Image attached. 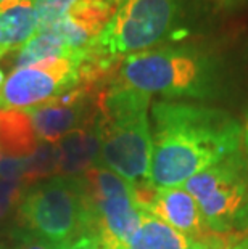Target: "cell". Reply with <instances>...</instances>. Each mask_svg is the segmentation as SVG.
<instances>
[{
	"instance_id": "obj_16",
	"label": "cell",
	"mask_w": 248,
	"mask_h": 249,
	"mask_svg": "<svg viewBox=\"0 0 248 249\" xmlns=\"http://www.w3.org/2000/svg\"><path fill=\"white\" fill-rule=\"evenodd\" d=\"M84 50H71L52 33H38L21 47L15 58V68H26L63 56H75Z\"/></svg>"
},
{
	"instance_id": "obj_22",
	"label": "cell",
	"mask_w": 248,
	"mask_h": 249,
	"mask_svg": "<svg viewBox=\"0 0 248 249\" xmlns=\"http://www.w3.org/2000/svg\"><path fill=\"white\" fill-rule=\"evenodd\" d=\"M242 142H244L247 155H248V118H247V123L244 125V129H242Z\"/></svg>"
},
{
	"instance_id": "obj_18",
	"label": "cell",
	"mask_w": 248,
	"mask_h": 249,
	"mask_svg": "<svg viewBox=\"0 0 248 249\" xmlns=\"http://www.w3.org/2000/svg\"><path fill=\"white\" fill-rule=\"evenodd\" d=\"M38 18V33H49L77 0H31Z\"/></svg>"
},
{
	"instance_id": "obj_20",
	"label": "cell",
	"mask_w": 248,
	"mask_h": 249,
	"mask_svg": "<svg viewBox=\"0 0 248 249\" xmlns=\"http://www.w3.org/2000/svg\"><path fill=\"white\" fill-rule=\"evenodd\" d=\"M63 245H57L49 240H44L34 233H24L19 240V245L17 249H61Z\"/></svg>"
},
{
	"instance_id": "obj_5",
	"label": "cell",
	"mask_w": 248,
	"mask_h": 249,
	"mask_svg": "<svg viewBox=\"0 0 248 249\" xmlns=\"http://www.w3.org/2000/svg\"><path fill=\"white\" fill-rule=\"evenodd\" d=\"M181 7L182 0H121L91 50L121 63L129 55L160 47L177 26Z\"/></svg>"
},
{
	"instance_id": "obj_29",
	"label": "cell",
	"mask_w": 248,
	"mask_h": 249,
	"mask_svg": "<svg viewBox=\"0 0 248 249\" xmlns=\"http://www.w3.org/2000/svg\"><path fill=\"white\" fill-rule=\"evenodd\" d=\"M0 249H5V246H0Z\"/></svg>"
},
{
	"instance_id": "obj_17",
	"label": "cell",
	"mask_w": 248,
	"mask_h": 249,
	"mask_svg": "<svg viewBox=\"0 0 248 249\" xmlns=\"http://www.w3.org/2000/svg\"><path fill=\"white\" fill-rule=\"evenodd\" d=\"M58 174V148L57 143L39 142L38 148L28 158V167L23 176V182L28 185L38 183L39 180Z\"/></svg>"
},
{
	"instance_id": "obj_31",
	"label": "cell",
	"mask_w": 248,
	"mask_h": 249,
	"mask_svg": "<svg viewBox=\"0 0 248 249\" xmlns=\"http://www.w3.org/2000/svg\"><path fill=\"white\" fill-rule=\"evenodd\" d=\"M119 2H121V0H119Z\"/></svg>"
},
{
	"instance_id": "obj_3",
	"label": "cell",
	"mask_w": 248,
	"mask_h": 249,
	"mask_svg": "<svg viewBox=\"0 0 248 249\" xmlns=\"http://www.w3.org/2000/svg\"><path fill=\"white\" fill-rule=\"evenodd\" d=\"M114 81L168 100H208L221 90V65L197 45H161L126 56Z\"/></svg>"
},
{
	"instance_id": "obj_27",
	"label": "cell",
	"mask_w": 248,
	"mask_h": 249,
	"mask_svg": "<svg viewBox=\"0 0 248 249\" xmlns=\"http://www.w3.org/2000/svg\"><path fill=\"white\" fill-rule=\"evenodd\" d=\"M5 79H7V77H5V74H3V70H2V68H0V89H2L3 82H5Z\"/></svg>"
},
{
	"instance_id": "obj_7",
	"label": "cell",
	"mask_w": 248,
	"mask_h": 249,
	"mask_svg": "<svg viewBox=\"0 0 248 249\" xmlns=\"http://www.w3.org/2000/svg\"><path fill=\"white\" fill-rule=\"evenodd\" d=\"M82 178L91 233L112 249H123L139 229L142 209L128 180L97 164Z\"/></svg>"
},
{
	"instance_id": "obj_4",
	"label": "cell",
	"mask_w": 248,
	"mask_h": 249,
	"mask_svg": "<svg viewBox=\"0 0 248 249\" xmlns=\"http://www.w3.org/2000/svg\"><path fill=\"white\" fill-rule=\"evenodd\" d=\"M18 219L31 233L66 245L91 233L81 177H55L31 188L19 204Z\"/></svg>"
},
{
	"instance_id": "obj_28",
	"label": "cell",
	"mask_w": 248,
	"mask_h": 249,
	"mask_svg": "<svg viewBox=\"0 0 248 249\" xmlns=\"http://www.w3.org/2000/svg\"><path fill=\"white\" fill-rule=\"evenodd\" d=\"M235 245H226V246H223V248H218V249H232Z\"/></svg>"
},
{
	"instance_id": "obj_21",
	"label": "cell",
	"mask_w": 248,
	"mask_h": 249,
	"mask_svg": "<svg viewBox=\"0 0 248 249\" xmlns=\"http://www.w3.org/2000/svg\"><path fill=\"white\" fill-rule=\"evenodd\" d=\"M61 249H112V248L95 235H84L79 236L75 241L63 245Z\"/></svg>"
},
{
	"instance_id": "obj_6",
	"label": "cell",
	"mask_w": 248,
	"mask_h": 249,
	"mask_svg": "<svg viewBox=\"0 0 248 249\" xmlns=\"http://www.w3.org/2000/svg\"><path fill=\"white\" fill-rule=\"evenodd\" d=\"M198 201L210 230L228 235L248 222V160L235 153L182 185Z\"/></svg>"
},
{
	"instance_id": "obj_8",
	"label": "cell",
	"mask_w": 248,
	"mask_h": 249,
	"mask_svg": "<svg viewBox=\"0 0 248 249\" xmlns=\"http://www.w3.org/2000/svg\"><path fill=\"white\" fill-rule=\"evenodd\" d=\"M86 49L75 56H63L39 65L15 68L0 89V111L29 109L84 86Z\"/></svg>"
},
{
	"instance_id": "obj_23",
	"label": "cell",
	"mask_w": 248,
	"mask_h": 249,
	"mask_svg": "<svg viewBox=\"0 0 248 249\" xmlns=\"http://www.w3.org/2000/svg\"><path fill=\"white\" fill-rule=\"evenodd\" d=\"M214 2H218L221 5H226V7H234V5L240 3L242 0H214Z\"/></svg>"
},
{
	"instance_id": "obj_9",
	"label": "cell",
	"mask_w": 248,
	"mask_h": 249,
	"mask_svg": "<svg viewBox=\"0 0 248 249\" xmlns=\"http://www.w3.org/2000/svg\"><path fill=\"white\" fill-rule=\"evenodd\" d=\"M100 86H79L36 108L23 109L29 114L39 142L57 143L97 118Z\"/></svg>"
},
{
	"instance_id": "obj_26",
	"label": "cell",
	"mask_w": 248,
	"mask_h": 249,
	"mask_svg": "<svg viewBox=\"0 0 248 249\" xmlns=\"http://www.w3.org/2000/svg\"><path fill=\"white\" fill-rule=\"evenodd\" d=\"M7 160V156L3 155L2 150H0V178H2V174H3V162Z\"/></svg>"
},
{
	"instance_id": "obj_1",
	"label": "cell",
	"mask_w": 248,
	"mask_h": 249,
	"mask_svg": "<svg viewBox=\"0 0 248 249\" xmlns=\"http://www.w3.org/2000/svg\"><path fill=\"white\" fill-rule=\"evenodd\" d=\"M152 119L150 182L155 188L182 187L191 177L240 153L242 125L228 111L184 100H158Z\"/></svg>"
},
{
	"instance_id": "obj_15",
	"label": "cell",
	"mask_w": 248,
	"mask_h": 249,
	"mask_svg": "<svg viewBox=\"0 0 248 249\" xmlns=\"http://www.w3.org/2000/svg\"><path fill=\"white\" fill-rule=\"evenodd\" d=\"M38 145L39 140L26 111H0V150L5 156L29 158Z\"/></svg>"
},
{
	"instance_id": "obj_13",
	"label": "cell",
	"mask_w": 248,
	"mask_h": 249,
	"mask_svg": "<svg viewBox=\"0 0 248 249\" xmlns=\"http://www.w3.org/2000/svg\"><path fill=\"white\" fill-rule=\"evenodd\" d=\"M60 177H82L100 160V137L95 121L57 142Z\"/></svg>"
},
{
	"instance_id": "obj_25",
	"label": "cell",
	"mask_w": 248,
	"mask_h": 249,
	"mask_svg": "<svg viewBox=\"0 0 248 249\" xmlns=\"http://www.w3.org/2000/svg\"><path fill=\"white\" fill-rule=\"evenodd\" d=\"M232 249H248V236L245 238V240H242L239 245H235Z\"/></svg>"
},
{
	"instance_id": "obj_19",
	"label": "cell",
	"mask_w": 248,
	"mask_h": 249,
	"mask_svg": "<svg viewBox=\"0 0 248 249\" xmlns=\"http://www.w3.org/2000/svg\"><path fill=\"white\" fill-rule=\"evenodd\" d=\"M26 183L21 178H0V219L7 217L24 196Z\"/></svg>"
},
{
	"instance_id": "obj_24",
	"label": "cell",
	"mask_w": 248,
	"mask_h": 249,
	"mask_svg": "<svg viewBox=\"0 0 248 249\" xmlns=\"http://www.w3.org/2000/svg\"><path fill=\"white\" fill-rule=\"evenodd\" d=\"M18 0H0V12L2 10H5L7 7H10V5H13V3H17Z\"/></svg>"
},
{
	"instance_id": "obj_12",
	"label": "cell",
	"mask_w": 248,
	"mask_h": 249,
	"mask_svg": "<svg viewBox=\"0 0 248 249\" xmlns=\"http://www.w3.org/2000/svg\"><path fill=\"white\" fill-rule=\"evenodd\" d=\"M226 245H232L229 236L213 235L207 240H195L144 209L139 229L123 249H218Z\"/></svg>"
},
{
	"instance_id": "obj_2",
	"label": "cell",
	"mask_w": 248,
	"mask_h": 249,
	"mask_svg": "<svg viewBox=\"0 0 248 249\" xmlns=\"http://www.w3.org/2000/svg\"><path fill=\"white\" fill-rule=\"evenodd\" d=\"M150 98L152 95L114 79L98 95L95 118L100 137L98 164L128 180L135 190L153 187L150 182L153 151Z\"/></svg>"
},
{
	"instance_id": "obj_14",
	"label": "cell",
	"mask_w": 248,
	"mask_h": 249,
	"mask_svg": "<svg viewBox=\"0 0 248 249\" xmlns=\"http://www.w3.org/2000/svg\"><path fill=\"white\" fill-rule=\"evenodd\" d=\"M38 34V18L31 0H18L0 12V53L19 50Z\"/></svg>"
},
{
	"instance_id": "obj_11",
	"label": "cell",
	"mask_w": 248,
	"mask_h": 249,
	"mask_svg": "<svg viewBox=\"0 0 248 249\" xmlns=\"http://www.w3.org/2000/svg\"><path fill=\"white\" fill-rule=\"evenodd\" d=\"M145 211L195 240H207L216 235L210 230L198 201L182 187L155 188Z\"/></svg>"
},
{
	"instance_id": "obj_10",
	"label": "cell",
	"mask_w": 248,
	"mask_h": 249,
	"mask_svg": "<svg viewBox=\"0 0 248 249\" xmlns=\"http://www.w3.org/2000/svg\"><path fill=\"white\" fill-rule=\"evenodd\" d=\"M119 0H77L49 33L71 50L89 49L112 19Z\"/></svg>"
},
{
	"instance_id": "obj_30",
	"label": "cell",
	"mask_w": 248,
	"mask_h": 249,
	"mask_svg": "<svg viewBox=\"0 0 248 249\" xmlns=\"http://www.w3.org/2000/svg\"><path fill=\"white\" fill-rule=\"evenodd\" d=\"M0 58H2V53H0Z\"/></svg>"
}]
</instances>
